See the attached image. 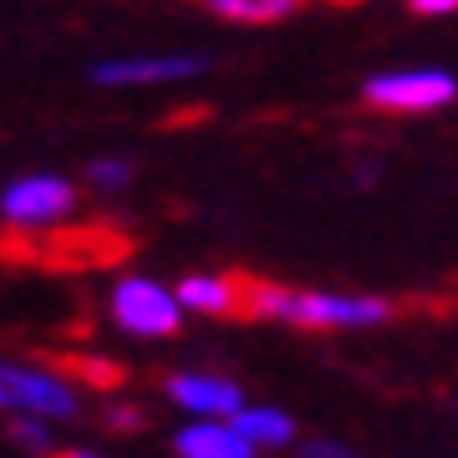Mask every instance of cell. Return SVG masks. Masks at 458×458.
<instances>
[{"instance_id":"8992f818","label":"cell","mask_w":458,"mask_h":458,"mask_svg":"<svg viewBox=\"0 0 458 458\" xmlns=\"http://www.w3.org/2000/svg\"><path fill=\"white\" fill-rule=\"evenodd\" d=\"M0 372H5L11 408L41 412V418H77V393L66 387L62 377L41 372V367H11V361H0Z\"/></svg>"},{"instance_id":"6da1fadb","label":"cell","mask_w":458,"mask_h":458,"mask_svg":"<svg viewBox=\"0 0 458 458\" xmlns=\"http://www.w3.org/2000/svg\"><path fill=\"white\" fill-rule=\"evenodd\" d=\"M250 311L270 316V321H285V327H377V321H387V301H377V295L250 285Z\"/></svg>"},{"instance_id":"9a60e30c","label":"cell","mask_w":458,"mask_h":458,"mask_svg":"<svg viewBox=\"0 0 458 458\" xmlns=\"http://www.w3.org/2000/svg\"><path fill=\"white\" fill-rule=\"evenodd\" d=\"M408 5L418 16H454L458 11V0H408Z\"/></svg>"},{"instance_id":"ba28073f","label":"cell","mask_w":458,"mask_h":458,"mask_svg":"<svg viewBox=\"0 0 458 458\" xmlns=\"http://www.w3.org/2000/svg\"><path fill=\"white\" fill-rule=\"evenodd\" d=\"M174 448H179V458H255V443H250L234 423H219V418L189 423L179 438H174Z\"/></svg>"},{"instance_id":"5bb4252c","label":"cell","mask_w":458,"mask_h":458,"mask_svg":"<svg viewBox=\"0 0 458 458\" xmlns=\"http://www.w3.org/2000/svg\"><path fill=\"white\" fill-rule=\"evenodd\" d=\"M295 458H361V454H352L346 443H301Z\"/></svg>"},{"instance_id":"e0dca14e","label":"cell","mask_w":458,"mask_h":458,"mask_svg":"<svg viewBox=\"0 0 458 458\" xmlns=\"http://www.w3.org/2000/svg\"><path fill=\"white\" fill-rule=\"evenodd\" d=\"M56 458H98V454H82V448H72V454H56Z\"/></svg>"},{"instance_id":"52a82bcc","label":"cell","mask_w":458,"mask_h":458,"mask_svg":"<svg viewBox=\"0 0 458 458\" xmlns=\"http://www.w3.org/2000/svg\"><path fill=\"white\" fill-rule=\"evenodd\" d=\"M168 397L179 408L199 412V418H234L245 408V393L229 382V377H209V372H179L168 377Z\"/></svg>"},{"instance_id":"7a4b0ae2","label":"cell","mask_w":458,"mask_h":458,"mask_svg":"<svg viewBox=\"0 0 458 458\" xmlns=\"http://www.w3.org/2000/svg\"><path fill=\"white\" fill-rule=\"evenodd\" d=\"M361 98L382 107V113H438L458 98L454 72H438V66H408V72H382L361 87Z\"/></svg>"},{"instance_id":"9c48e42d","label":"cell","mask_w":458,"mask_h":458,"mask_svg":"<svg viewBox=\"0 0 458 458\" xmlns=\"http://www.w3.org/2000/svg\"><path fill=\"white\" fill-rule=\"evenodd\" d=\"M229 423L240 428L255 448H285V443L295 438V423L280 408H240Z\"/></svg>"},{"instance_id":"3957f363","label":"cell","mask_w":458,"mask_h":458,"mask_svg":"<svg viewBox=\"0 0 458 458\" xmlns=\"http://www.w3.org/2000/svg\"><path fill=\"white\" fill-rule=\"evenodd\" d=\"M113 316H117V327L132 331V336H174L183 321V301H179V291H164L158 280L128 276L113 291Z\"/></svg>"},{"instance_id":"30bf717a","label":"cell","mask_w":458,"mask_h":458,"mask_svg":"<svg viewBox=\"0 0 458 458\" xmlns=\"http://www.w3.org/2000/svg\"><path fill=\"white\" fill-rule=\"evenodd\" d=\"M199 5L225 21H240V26H276L301 11V0H199Z\"/></svg>"},{"instance_id":"8fae6325","label":"cell","mask_w":458,"mask_h":458,"mask_svg":"<svg viewBox=\"0 0 458 458\" xmlns=\"http://www.w3.org/2000/svg\"><path fill=\"white\" fill-rule=\"evenodd\" d=\"M179 301H183V311L229 316L234 311V285H229L225 276H183L179 280Z\"/></svg>"},{"instance_id":"2e32d148","label":"cell","mask_w":458,"mask_h":458,"mask_svg":"<svg viewBox=\"0 0 458 458\" xmlns=\"http://www.w3.org/2000/svg\"><path fill=\"white\" fill-rule=\"evenodd\" d=\"M113 423H117V428H128V423H138V412H132V408H117V412H113Z\"/></svg>"},{"instance_id":"5b68a950","label":"cell","mask_w":458,"mask_h":458,"mask_svg":"<svg viewBox=\"0 0 458 458\" xmlns=\"http://www.w3.org/2000/svg\"><path fill=\"white\" fill-rule=\"evenodd\" d=\"M199 72H209V56H199V51H164V56H117V62H98L87 77L98 87H153V82H189Z\"/></svg>"},{"instance_id":"4fadbf2b","label":"cell","mask_w":458,"mask_h":458,"mask_svg":"<svg viewBox=\"0 0 458 458\" xmlns=\"http://www.w3.org/2000/svg\"><path fill=\"white\" fill-rule=\"evenodd\" d=\"M16 443L21 448H31V454H51V418H41V412H31V418H16Z\"/></svg>"},{"instance_id":"277c9868","label":"cell","mask_w":458,"mask_h":458,"mask_svg":"<svg viewBox=\"0 0 458 458\" xmlns=\"http://www.w3.org/2000/svg\"><path fill=\"white\" fill-rule=\"evenodd\" d=\"M72 204H77V189L66 179H56V174H26V179H16L0 194V214L21 229L56 225V219L72 214Z\"/></svg>"},{"instance_id":"7c38bea8","label":"cell","mask_w":458,"mask_h":458,"mask_svg":"<svg viewBox=\"0 0 458 458\" xmlns=\"http://www.w3.org/2000/svg\"><path fill=\"white\" fill-rule=\"evenodd\" d=\"M87 183L117 194V189H128V183H132V164H128V158H92V164H87Z\"/></svg>"}]
</instances>
